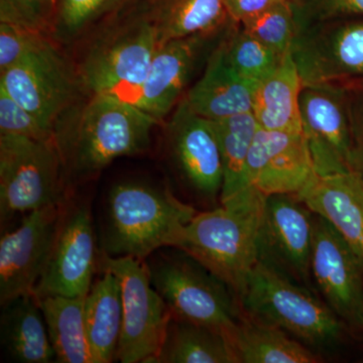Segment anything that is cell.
<instances>
[{
  "label": "cell",
  "instance_id": "1",
  "mask_svg": "<svg viewBox=\"0 0 363 363\" xmlns=\"http://www.w3.org/2000/svg\"><path fill=\"white\" fill-rule=\"evenodd\" d=\"M160 121L138 105L111 95L75 102L55 126L66 175L91 177L123 157L147 150Z\"/></svg>",
  "mask_w": 363,
  "mask_h": 363
},
{
  "label": "cell",
  "instance_id": "2",
  "mask_svg": "<svg viewBox=\"0 0 363 363\" xmlns=\"http://www.w3.org/2000/svg\"><path fill=\"white\" fill-rule=\"evenodd\" d=\"M264 199L266 195L250 185L220 207L196 213L174 248L199 262L240 298L257 264Z\"/></svg>",
  "mask_w": 363,
  "mask_h": 363
},
{
  "label": "cell",
  "instance_id": "3",
  "mask_svg": "<svg viewBox=\"0 0 363 363\" xmlns=\"http://www.w3.org/2000/svg\"><path fill=\"white\" fill-rule=\"evenodd\" d=\"M196 210L168 188L140 181L114 184L107 196L104 255L145 260L162 247H175Z\"/></svg>",
  "mask_w": 363,
  "mask_h": 363
},
{
  "label": "cell",
  "instance_id": "4",
  "mask_svg": "<svg viewBox=\"0 0 363 363\" xmlns=\"http://www.w3.org/2000/svg\"><path fill=\"white\" fill-rule=\"evenodd\" d=\"M126 6L128 13L91 43L77 74L90 95H111L133 102L149 73L159 40L147 2Z\"/></svg>",
  "mask_w": 363,
  "mask_h": 363
},
{
  "label": "cell",
  "instance_id": "5",
  "mask_svg": "<svg viewBox=\"0 0 363 363\" xmlns=\"http://www.w3.org/2000/svg\"><path fill=\"white\" fill-rule=\"evenodd\" d=\"M248 316L278 327L310 350L333 347L344 323L324 301L305 286L257 262L240 298Z\"/></svg>",
  "mask_w": 363,
  "mask_h": 363
},
{
  "label": "cell",
  "instance_id": "6",
  "mask_svg": "<svg viewBox=\"0 0 363 363\" xmlns=\"http://www.w3.org/2000/svg\"><path fill=\"white\" fill-rule=\"evenodd\" d=\"M179 252L147 264L152 286L172 316L228 333L243 314L240 298L213 272Z\"/></svg>",
  "mask_w": 363,
  "mask_h": 363
},
{
  "label": "cell",
  "instance_id": "7",
  "mask_svg": "<svg viewBox=\"0 0 363 363\" xmlns=\"http://www.w3.org/2000/svg\"><path fill=\"white\" fill-rule=\"evenodd\" d=\"M65 167L55 140L0 135V217L65 203Z\"/></svg>",
  "mask_w": 363,
  "mask_h": 363
},
{
  "label": "cell",
  "instance_id": "8",
  "mask_svg": "<svg viewBox=\"0 0 363 363\" xmlns=\"http://www.w3.org/2000/svg\"><path fill=\"white\" fill-rule=\"evenodd\" d=\"M102 267L116 274L123 298V326L116 359L152 363L161 350L172 313L150 281L145 260L104 255Z\"/></svg>",
  "mask_w": 363,
  "mask_h": 363
},
{
  "label": "cell",
  "instance_id": "9",
  "mask_svg": "<svg viewBox=\"0 0 363 363\" xmlns=\"http://www.w3.org/2000/svg\"><path fill=\"white\" fill-rule=\"evenodd\" d=\"M291 52L303 84L363 88V16L303 26Z\"/></svg>",
  "mask_w": 363,
  "mask_h": 363
},
{
  "label": "cell",
  "instance_id": "10",
  "mask_svg": "<svg viewBox=\"0 0 363 363\" xmlns=\"http://www.w3.org/2000/svg\"><path fill=\"white\" fill-rule=\"evenodd\" d=\"M0 87L54 131L82 86L77 72L45 35L18 64L0 73Z\"/></svg>",
  "mask_w": 363,
  "mask_h": 363
},
{
  "label": "cell",
  "instance_id": "11",
  "mask_svg": "<svg viewBox=\"0 0 363 363\" xmlns=\"http://www.w3.org/2000/svg\"><path fill=\"white\" fill-rule=\"evenodd\" d=\"M314 217L297 195L266 196L257 238V262L301 285L309 283Z\"/></svg>",
  "mask_w": 363,
  "mask_h": 363
},
{
  "label": "cell",
  "instance_id": "12",
  "mask_svg": "<svg viewBox=\"0 0 363 363\" xmlns=\"http://www.w3.org/2000/svg\"><path fill=\"white\" fill-rule=\"evenodd\" d=\"M310 274L324 302L339 319L363 330L362 262L331 224L317 214Z\"/></svg>",
  "mask_w": 363,
  "mask_h": 363
},
{
  "label": "cell",
  "instance_id": "13",
  "mask_svg": "<svg viewBox=\"0 0 363 363\" xmlns=\"http://www.w3.org/2000/svg\"><path fill=\"white\" fill-rule=\"evenodd\" d=\"M190 35L157 45L149 73L133 104L161 123L180 104L200 67L228 32Z\"/></svg>",
  "mask_w": 363,
  "mask_h": 363
},
{
  "label": "cell",
  "instance_id": "14",
  "mask_svg": "<svg viewBox=\"0 0 363 363\" xmlns=\"http://www.w3.org/2000/svg\"><path fill=\"white\" fill-rule=\"evenodd\" d=\"M64 204L26 215L21 225L0 238V303L33 295L54 247Z\"/></svg>",
  "mask_w": 363,
  "mask_h": 363
},
{
  "label": "cell",
  "instance_id": "15",
  "mask_svg": "<svg viewBox=\"0 0 363 363\" xmlns=\"http://www.w3.org/2000/svg\"><path fill=\"white\" fill-rule=\"evenodd\" d=\"M300 112L303 135L317 175L352 172L346 90L332 85H304Z\"/></svg>",
  "mask_w": 363,
  "mask_h": 363
},
{
  "label": "cell",
  "instance_id": "16",
  "mask_svg": "<svg viewBox=\"0 0 363 363\" xmlns=\"http://www.w3.org/2000/svg\"><path fill=\"white\" fill-rule=\"evenodd\" d=\"M167 140L174 164L191 191L204 200L220 198L223 164L212 121L182 99L168 123Z\"/></svg>",
  "mask_w": 363,
  "mask_h": 363
},
{
  "label": "cell",
  "instance_id": "17",
  "mask_svg": "<svg viewBox=\"0 0 363 363\" xmlns=\"http://www.w3.org/2000/svg\"><path fill=\"white\" fill-rule=\"evenodd\" d=\"M95 248L89 208L81 205L64 214L51 255L33 295L35 298L86 297L92 286Z\"/></svg>",
  "mask_w": 363,
  "mask_h": 363
},
{
  "label": "cell",
  "instance_id": "18",
  "mask_svg": "<svg viewBox=\"0 0 363 363\" xmlns=\"http://www.w3.org/2000/svg\"><path fill=\"white\" fill-rule=\"evenodd\" d=\"M248 184L262 194L298 195L317 176L303 131L259 128L247 157Z\"/></svg>",
  "mask_w": 363,
  "mask_h": 363
},
{
  "label": "cell",
  "instance_id": "19",
  "mask_svg": "<svg viewBox=\"0 0 363 363\" xmlns=\"http://www.w3.org/2000/svg\"><path fill=\"white\" fill-rule=\"evenodd\" d=\"M331 224L363 264V180L354 172L316 176L297 195Z\"/></svg>",
  "mask_w": 363,
  "mask_h": 363
},
{
  "label": "cell",
  "instance_id": "20",
  "mask_svg": "<svg viewBox=\"0 0 363 363\" xmlns=\"http://www.w3.org/2000/svg\"><path fill=\"white\" fill-rule=\"evenodd\" d=\"M224 38L210 54L200 77L183 97L195 113L210 121L252 112L257 88L231 65Z\"/></svg>",
  "mask_w": 363,
  "mask_h": 363
},
{
  "label": "cell",
  "instance_id": "21",
  "mask_svg": "<svg viewBox=\"0 0 363 363\" xmlns=\"http://www.w3.org/2000/svg\"><path fill=\"white\" fill-rule=\"evenodd\" d=\"M303 86L292 52H286L277 68L255 88L252 113L259 128L302 131L300 96Z\"/></svg>",
  "mask_w": 363,
  "mask_h": 363
},
{
  "label": "cell",
  "instance_id": "22",
  "mask_svg": "<svg viewBox=\"0 0 363 363\" xmlns=\"http://www.w3.org/2000/svg\"><path fill=\"white\" fill-rule=\"evenodd\" d=\"M236 363H316L314 350L272 326L243 312L226 334Z\"/></svg>",
  "mask_w": 363,
  "mask_h": 363
},
{
  "label": "cell",
  "instance_id": "23",
  "mask_svg": "<svg viewBox=\"0 0 363 363\" xmlns=\"http://www.w3.org/2000/svg\"><path fill=\"white\" fill-rule=\"evenodd\" d=\"M1 344L21 363L56 362L42 310L33 295L21 296L2 305Z\"/></svg>",
  "mask_w": 363,
  "mask_h": 363
},
{
  "label": "cell",
  "instance_id": "24",
  "mask_svg": "<svg viewBox=\"0 0 363 363\" xmlns=\"http://www.w3.org/2000/svg\"><path fill=\"white\" fill-rule=\"evenodd\" d=\"M85 323L93 363L116 359L123 326V298L116 274H104L85 298Z\"/></svg>",
  "mask_w": 363,
  "mask_h": 363
},
{
  "label": "cell",
  "instance_id": "25",
  "mask_svg": "<svg viewBox=\"0 0 363 363\" xmlns=\"http://www.w3.org/2000/svg\"><path fill=\"white\" fill-rule=\"evenodd\" d=\"M147 9L159 44L221 32L233 23L224 0H152L147 2Z\"/></svg>",
  "mask_w": 363,
  "mask_h": 363
},
{
  "label": "cell",
  "instance_id": "26",
  "mask_svg": "<svg viewBox=\"0 0 363 363\" xmlns=\"http://www.w3.org/2000/svg\"><path fill=\"white\" fill-rule=\"evenodd\" d=\"M85 298H35L47 325L56 362L93 363L86 330Z\"/></svg>",
  "mask_w": 363,
  "mask_h": 363
},
{
  "label": "cell",
  "instance_id": "27",
  "mask_svg": "<svg viewBox=\"0 0 363 363\" xmlns=\"http://www.w3.org/2000/svg\"><path fill=\"white\" fill-rule=\"evenodd\" d=\"M152 363H236L223 332L172 316L159 354Z\"/></svg>",
  "mask_w": 363,
  "mask_h": 363
},
{
  "label": "cell",
  "instance_id": "28",
  "mask_svg": "<svg viewBox=\"0 0 363 363\" xmlns=\"http://www.w3.org/2000/svg\"><path fill=\"white\" fill-rule=\"evenodd\" d=\"M211 121L223 164L220 195V202H223L250 186L247 175V157L259 125L252 112Z\"/></svg>",
  "mask_w": 363,
  "mask_h": 363
},
{
  "label": "cell",
  "instance_id": "29",
  "mask_svg": "<svg viewBox=\"0 0 363 363\" xmlns=\"http://www.w3.org/2000/svg\"><path fill=\"white\" fill-rule=\"evenodd\" d=\"M226 54L235 71L245 80L259 84L279 65L285 55L266 45L233 23L224 38Z\"/></svg>",
  "mask_w": 363,
  "mask_h": 363
},
{
  "label": "cell",
  "instance_id": "30",
  "mask_svg": "<svg viewBox=\"0 0 363 363\" xmlns=\"http://www.w3.org/2000/svg\"><path fill=\"white\" fill-rule=\"evenodd\" d=\"M238 25L279 55L291 51L298 30L295 6L291 0L274 4Z\"/></svg>",
  "mask_w": 363,
  "mask_h": 363
},
{
  "label": "cell",
  "instance_id": "31",
  "mask_svg": "<svg viewBox=\"0 0 363 363\" xmlns=\"http://www.w3.org/2000/svg\"><path fill=\"white\" fill-rule=\"evenodd\" d=\"M125 0H57L52 35L60 42L77 39L95 23L116 13Z\"/></svg>",
  "mask_w": 363,
  "mask_h": 363
},
{
  "label": "cell",
  "instance_id": "32",
  "mask_svg": "<svg viewBox=\"0 0 363 363\" xmlns=\"http://www.w3.org/2000/svg\"><path fill=\"white\" fill-rule=\"evenodd\" d=\"M57 0H0V23L52 33Z\"/></svg>",
  "mask_w": 363,
  "mask_h": 363
},
{
  "label": "cell",
  "instance_id": "33",
  "mask_svg": "<svg viewBox=\"0 0 363 363\" xmlns=\"http://www.w3.org/2000/svg\"><path fill=\"white\" fill-rule=\"evenodd\" d=\"M0 135L55 140L54 131L48 128L2 87H0Z\"/></svg>",
  "mask_w": 363,
  "mask_h": 363
},
{
  "label": "cell",
  "instance_id": "34",
  "mask_svg": "<svg viewBox=\"0 0 363 363\" xmlns=\"http://www.w3.org/2000/svg\"><path fill=\"white\" fill-rule=\"evenodd\" d=\"M298 30L320 21L363 16V0H297Z\"/></svg>",
  "mask_w": 363,
  "mask_h": 363
},
{
  "label": "cell",
  "instance_id": "35",
  "mask_svg": "<svg viewBox=\"0 0 363 363\" xmlns=\"http://www.w3.org/2000/svg\"><path fill=\"white\" fill-rule=\"evenodd\" d=\"M45 35H49L0 23V73L18 64Z\"/></svg>",
  "mask_w": 363,
  "mask_h": 363
},
{
  "label": "cell",
  "instance_id": "36",
  "mask_svg": "<svg viewBox=\"0 0 363 363\" xmlns=\"http://www.w3.org/2000/svg\"><path fill=\"white\" fill-rule=\"evenodd\" d=\"M351 130V171L363 180V88L345 89Z\"/></svg>",
  "mask_w": 363,
  "mask_h": 363
},
{
  "label": "cell",
  "instance_id": "37",
  "mask_svg": "<svg viewBox=\"0 0 363 363\" xmlns=\"http://www.w3.org/2000/svg\"><path fill=\"white\" fill-rule=\"evenodd\" d=\"M283 1L286 0H224V4L230 20L240 23Z\"/></svg>",
  "mask_w": 363,
  "mask_h": 363
},
{
  "label": "cell",
  "instance_id": "38",
  "mask_svg": "<svg viewBox=\"0 0 363 363\" xmlns=\"http://www.w3.org/2000/svg\"><path fill=\"white\" fill-rule=\"evenodd\" d=\"M152 0H125V4H145V2H150Z\"/></svg>",
  "mask_w": 363,
  "mask_h": 363
},
{
  "label": "cell",
  "instance_id": "39",
  "mask_svg": "<svg viewBox=\"0 0 363 363\" xmlns=\"http://www.w3.org/2000/svg\"><path fill=\"white\" fill-rule=\"evenodd\" d=\"M292 1H293V4H294V6H295L296 2H297V0H292Z\"/></svg>",
  "mask_w": 363,
  "mask_h": 363
}]
</instances>
